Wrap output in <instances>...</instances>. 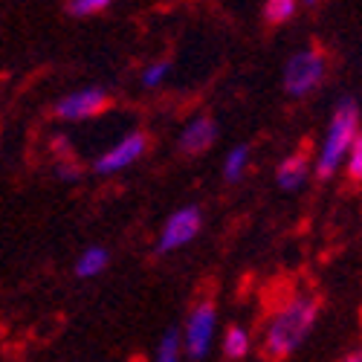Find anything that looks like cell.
Returning a JSON list of instances; mask_svg holds the SVG:
<instances>
[{
    "mask_svg": "<svg viewBox=\"0 0 362 362\" xmlns=\"http://www.w3.org/2000/svg\"><path fill=\"white\" fill-rule=\"evenodd\" d=\"M319 316V298L316 296H296L287 305L269 319V325L264 327V342H261V354L269 362H281L290 354H296L310 337V330L316 325Z\"/></svg>",
    "mask_w": 362,
    "mask_h": 362,
    "instance_id": "obj_1",
    "label": "cell"
},
{
    "mask_svg": "<svg viewBox=\"0 0 362 362\" xmlns=\"http://www.w3.org/2000/svg\"><path fill=\"white\" fill-rule=\"evenodd\" d=\"M359 128H362V113H359L356 99L342 96L334 107V116H330V125L325 131L319 157H316V177L319 180H330L345 165V157H348Z\"/></svg>",
    "mask_w": 362,
    "mask_h": 362,
    "instance_id": "obj_2",
    "label": "cell"
},
{
    "mask_svg": "<svg viewBox=\"0 0 362 362\" xmlns=\"http://www.w3.org/2000/svg\"><path fill=\"white\" fill-rule=\"evenodd\" d=\"M325 76H327L325 52L308 47V49H298V52H293L287 58L284 73H281V84H284V90L293 99H305L325 81Z\"/></svg>",
    "mask_w": 362,
    "mask_h": 362,
    "instance_id": "obj_3",
    "label": "cell"
},
{
    "mask_svg": "<svg viewBox=\"0 0 362 362\" xmlns=\"http://www.w3.org/2000/svg\"><path fill=\"white\" fill-rule=\"evenodd\" d=\"M215 327H218V310L212 301H200V305L189 313L186 327L180 339H183V354L194 362L209 356V348L215 342Z\"/></svg>",
    "mask_w": 362,
    "mask_h": 362,
    "instance_id": "obj_4",
    "label": "cell"
},
{
    "mask_svg": "<svg viewBox=\"0 0 362 362\" xmlns=\"http://www.w3.org/2000/svg\"><path fill=\"white\" fill-rule=\"evenodd\" d=\"M203 229V212L197 206H183L177 209L174 215H168V221L160 229L157 238V252H174V250H183L186 244L200 235Z\"/></svg>",
    "mask_w": 362,
    "mask_h": 362,
    "instance_id": "obj_5",
    "label": "cell"
},
{
    "mask_svg": "<svg viewBox=\"0 0 362 362\" xmlns=\"http://www.w3.org/2000/svg\"><path fill=\"white\" fill-rule=\"evenodd\" d=\"M148 151V134L145 131H131L128 136H122L113 148H107L105 154L93 163V171L107 177V174H119L122 168L134 165L139 157H145Z\"/></svg>",
    "mask_w": 362,
    "mask_h": 362,
    "instance_id": "obj_6",
    "label": "cell"
},
{
    "mask_svg": "<svg viewBox=\"0 0 362 362\" xmlns=\"http://www.w3.org/2000/svg\"><path fill=\"white\" fill-rule=\"evenodd\" d=\"M110 105V96L102 87H84L76 93H67L62 102L55 105V116L64 122H84L90 116H99Z\"/></svg>",
    "mask_w": 362,
    "mask_h": 362,
    "instance_id": "obj_7",
    "label": "cell"
},
{
    "mask_svg": "<svg viewBox=\"0 0 362 362\" xmlns=\"http://www.w3.org/2000/svg\"><path fill=\"white\" fill-rule=\"evenodd\" d=\"M215 139H218V122L212 116L200 113L183 128V134H180V139H177V148H180V154L194 157V154H203V151L212 148Z\"/></svg>",
    "mask_w": 362,
    "mask_h": 362,
    "instance_id": "obj_8",
    "label": "cell"
},
{
    "mask_svg": "<svg viewBox=\"0 0 362 362\" xmlns=\"http://www.w3.org/2000/svg\"><path fill=\"white\" fill-rule=\"evenodd\" d=\"M308 174H310L308 157L305 154H293V157L281 160V165L276 168V183H279L281 192H298L301 186L308 183Z\"/></svg>",
    "mask_w": 362,
    "mask_h": 362,
    "instance_id": "obj_9",
    "label": "cell"
},
{
    "mask_svg": "<svg viewBox=\"0 0 362 362\" xmlns=\"http://www.w3.org/2000/svg\"><path fill=\"white\" fill-rule=\"evenodd\" d=\"M110 264V252L102 247H90L76 258V276L78 279H96L99 273H105V267Z\"/></svg>",
    "mask_w": 362,
    "mask_h": 362,
    "instance_id": "obj_10",
    "label": "cell"
},
{
    "mask_svg": "<svg viewBox=\"0 0 362 362\" xmlns=\"http://www.w3.org/2000/svg\"><path fill=\"white\" fill-rule=\"evenodd\" d=\"M252 348V337H250V330L247 327H240V325H232L226 327V334H223V356L238 362V359H244Z\"/></svg>",
    "mask_w": 362,
    "mask_h": 362,
    "instance_id": "obj_11",
    "label": "cell"
},
{
    "mask_svg": "<svg viewBox=\"0 0 362 362\" xmlns=\"http://www.w3.org/2000/svg\"><path fill=\"white\" fill-rule=\"evenodd\" d=\"M247 165H250V145H235L223 157V177L229 183H238L247 174Z\"/></svg>",
    "mask_w": 362,
    "mask_h": 362,
    "instance_id": "obj_12",
    "label": "cell"
},
{
    "mask_svg": "<svg viewBox=\"0 0 362 362\" xmlns=\"http://www.w3.org/2000/svg\"><path fill=\"white\" fill-rule=\"evenodd\" d=\"M154 362H183V339H180L177 327H171L163 334V339L154 351Z\"/></svg>",
    "mask_w": 362,
    "mask_h": 362,
    "instance_id": "obj_13",
    "label": "cell"
},
{
    "mask_svg": "<svg viewBox=\"0 0 362 362\" xmlns=\"http://www.w3.org/2000/svg\"><path fill=\"white\" fill-rule=\"evenodd\" d=\"M298 12V4L296 0H269V4H264V21L267 23H287L293 15Z\"/></svg>",
    "mask_w": 362,
    "mask_h": 362,
    "instance_id": "obj_14",
    "label": "cell"
},
{
    "mask_svg": "<svg viewBox=\"0 0 362 362\" xmlns=\"http://www.w3.org/2000/svg\"><path fill=\"white\" fill-rule=\"evenodd\" d=\"M64 9L73 18H90V15L107 12L110 9V0H70V4H64Z\"/></svg>",
    "mask_w": 362,
    "mask_h": 362,
    "instance_id": "obj_15",
    "label": "cell"
},
{
    "mask_svg": "<svg viewBox=\"0 0 362 362\" xmlns=\"http://www.w3.org/2000/svg\"><path fill=\"white\" fill-rule=\"evenodd\" d=\"M168 73H171V64H168V62H154V64H148V67L142 70L139 81H142V87L154 90V87H160V84L168 78Z\"/></svg>",
    "mask_w": 362,
    "mask_h": 362,
    "instance_id": "obj_16",
    "label": "cell"
},
{
    "mask_svg": "<svg viewBox=\"0 0 362 362\" xmlns=\"http://www.w3.org/2000/svg\"><path fill=\"white\" fill-rule=\"evenodd\" d=\"M345 168H348L351 180H359L362 183V128H359V134H356V139L348 151V157H345Z\"/></svg>",
    "mask_w": 362,
    "mask_h": 362,
    "instance_id": "obj_17",
    "label": "cell"
},
{
    "mask_svg": "<svg viewBox=\"0 0 362 362\" xmlns=\"http://www.w3.org/2000/svg\"><path fill=\"white\" fill-rule=\"evenodd\" d=\"M78 168L76 165H67V163H62V165H58V177H64V180H78Z\"/></svg>",
    "mask_w": 362,
    "mask_h": 362,
    "instance_id": "obj_18",
    "label": "cell"
},
{
    "mask_svg": "<svg viewBox=\"0 0 362 362\" xmlns=\"http://www.w3.org/2000/svg\"><path fill=\"white\" fill-rule=\"evenodd\" d=\"M342 362H362V345H359L356 351H351V354H345V356H342Z\"/></svg>",
    "mask_w": 362,
    "mask_h": 362,
    "instance_id": "obj_19",
    "label": "cell"
}]
</instances>
